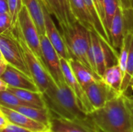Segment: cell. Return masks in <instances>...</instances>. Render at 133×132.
Returning a JSON list of instances; mask_svg holds the SVG:
<instances>
[{"mask_svg":"<svg viewBox=\"0 0 133 132\" xmlns=\"http://www.w3.org/2000/svg\"><path fill=\"white\" fill-rule=\"evenodd\" d=\"M8 91L13 93L20 100L24 102L28 107H34L38 108H45V102L43 98V95L41 92L30 91L27 89H17L9 86Z\"/></svg>","mask_w":133,"mask_h":132,"instance_id":"ac0fdd59","label":"cell"},{"mask_svg":"<svg viewBox=\"0 0 133 132\" xmlns=\"http://www.w3.org/2000/svg\"><path fill=\"white\" fill-rule=\"evenodd\" d=\"M125 96H126V101H127V103H128L130 111H131V114H132V121H133V98L128 96L127 95H125Z\"/></svg>","mask_w":133,"mask_h":132,"instance_id":"4dcf8cb0","label":"cell"},{"mask_svg":"<svg viewBox=\"0 0 133 132\" xmlns=\"http://www.w3.org/2000/svg\"><path fill=\"white\" fill-rule=\"evenodd\" d=\"M127 33V27L124 19L123 15V6L120 1L118 9L112 19L111 29H110V37L112 43L113 47L117 51L122 47L124 36Z\"/></svg>","mask_w":133,"mask_h":132,"instance_id":"2e32d148","label":"cell"},{"mask_svg":"<svg viewBox=\"0 0 133 132\" xmlns=\"http://www.w3.org/2000/svg\"><path fill=\"white\" fill-rule=\"evenodd\" d=\"M61 33L71 58L76 59L91 68L89 61V51L91 44L90 30L76 21L69 27L61 30Z\"/></svg>","mask_w":133,"mask_h":132,"instance_id":"3957f363","label":"cell"},{"mask_svg":"<svg viewBox=\"0 0 133 132\" xmlns=\"http://www.w3.org/2000/svg\"><path fill=\"white\" fill-rule=\"evenodd\" d=\"M1 60H5V59H4V58H3L2 53V51H1V50H0V61H1Z\"/></svg>","mask_w":133,"mask_h":132,"instance_id":"d590c367","label":"cell"},{"mask_svg":"<svg viewBox=\"0 0 133 132\" xmlns=\"http://www.w3.org/2000/svg\"><path fill=\"white\" fill-rule=\"evenodd\" d=\"M9 86L8 84L0 77V91H4V90H7Z\"/></svg>","mask_w":133,"mask_h":132,"instance_id":"836d02e7","label":"cell"},{"mask_svg":"<svg viewBox=\"0 0 133 132\" xmlns=\"http://www.w3.org/2000/svg\"><path fill=\"white\" fill-rule=\"evenodd\" d=\"M87 96L94 110L103 107L110 100L121 94L108 86L102 79H99L85 89Z\"/></svg>","mask_w":133,"mask_h":132,"instance_id":"30bf717a","label":"cell"},{"mask_svg":"<svg viewBox=\"0 0 133 132\" xmlns=\"http://www.w3.org/2000/svg\"><path fill=\"white\" fill-rule=\"evenodd\" d=\"M133 74V37L129 49V53L128 56V60H127V65H126V70H125V74L123 79L122 82V93H125L129 87L130 86L131 83V79Z\"/></svg>","mask_w":133,"mask_h":132,"instance_id":"cb8c5ba5","label":"cell"},{"mask_svg":"<svg viewBox=\"0 0 133 132\" xmlns=\"http://www.w3.org/2000/svg\"><path fill=\"white\" fill-rule=\"evenodd\" d=\"M40 2L49 13L55 17L61 30L69 27L77 21L72 14L69 0H40Z\"/></svg>","mask_w":133,"mask_h":132,"instance_id":"8fae6325","label":"cell"},{"mask_svg":"<svg viewBox=\"0 0 133 132\" xmlns=\"http://www.w3.org/2000/svg\"><path fill=\"white\" fill-rule=\"evenodd\" d=\"M7 12L9 13L8 0H0V14Z\"/></svg>","mask_w":133,"mask_h":132,"instance_id":"f546056e","label":"cell"},{"mask_svg":"<svg viewBox=\"0 0 133 132\" xmlns=\"http://www.w3.org/2000/svg\"><path fill=\"white\" fill-rule=\"evenodd\" d=\"M12 29V18L9 12L0 14V34Z\"/></svg>","mask_w":133,"mask_h":132,"instance_id":"4316f807","label":"cell"},{"mask_svg":"<svg viewBox=\"0 0 133 132\" xmlns=\"http://www.w3.org/2000/svg\"><path fill=\"white\" fill-rule=\"evenodd\" d=\"M40 40L44 63L48 73L57 86L65 83L59 55L49 41L46 34L40 35Z\"/></svg>","mask_w":133,"mask_h":132,"instance_id":"ba28073f","label":"cell"},{"mask_svg":"<svg viewBox=\"0 0 133 132\" xmlns=\"http://www.w3.org/2000/svg\"><path fill=\"white\" fill-rule=\"evenodd\" d=\"M8 121L6 120V118L0 113V130L2 128H3L7 124H8Z\"/></svg>","mask_w":133,"mask_h":132,"instance_id":"d6a6232c","label":"cell"},{"mask_svg":"<svg viewBox=\"0 0 133 132\" xmlns=\"http://www.w3.org/2000/svg\"><path fill=\"white\" fill-rule=\"evenodd\" d=\"M45 132H50V131H45Z\"/></svg>","mask_w":133,"mask_h":132,"instance_id":"f35d334b","label":"cell"},{"mask_svg":"<svg viewBox=\"0 0 133 132\" xmlns=\"http://www.w3.org/2000/svg\"><path fill=\"white\" fill-rule=\"evenodd\" d=\"M99 14L104 23V0H94ZM105 26V25H104Z\"/></svg>","mask_w":133,"mask_h":132,"instance_id":"f1b7e54d","label":"cell"},{"mask_svg":"<svg viewBox=\"0 0 133 132\" xmlns=\"http://www.w3.org/2000/svg\"><path fill=\"white\" fill-rule=\"evenodd\" d=\"M10 87L40 92L34 79L10 65H7L5 71L0 76Z\"/></svg>","mask_w":133,"mask_h":132,"instance_id":"5bb4252c","label":"cell"},{"mask_svg":"<svg viewBox=\"0 0 133 132\" xmlns=\"http://www.w3.org/2000/svg\"><path fill=\"white\" fill-rule=\"evenodd\" d=\"M130 87H131V89H132V90L133 91V84H132L131 86H130Z\"/></svg>","mask_w":133,"mask_h":132,"instance_id":"74e56055","label":"cell"},{"mask_svg":"<svg viewBox=\"0 0 133 132\" xmlns=\"http://www.w3.org/2000/svg\"><path fill=\"white\" fill-rule=\"evenodd\" d=\"M27 106L17 96L8 90L0 91V106L12 109L16 106Z\"/></svg>","mask_w":133,"mask_h":132,"instance_id":"d4e9b609","label":"cell"},{"mask_svg":"<svg viewBox=\"0 0 133 132\" xmlns=\"http://www.w3.org/2000/svg\"><path fill=\"white\" fill-rule=\"evenodd\" d=\"M85 122L94 132H133V121L125 93L87 114Z\"/></svg>","mask_w":133,"mask_h":132,"instance_id":"6da1fadb","label":"cell"},{"mask_svg":"<svg viewBox=\"0 0 133 132\" xmlns=\"http://www.w3.org/2000/svg\"><path fill=\"white\" fill-rule=\"evenodd\" d=\"M83 1H84V2L86 4L87 10H88V12H89V13H90V15L91 16V19L93 20L94 28H95V30H96L97 33L102 39H104L108 44H109L110 45L112 46L111 41V40L109 38V36H108V33L107 30H106L104 21L102 20V19H101V16L99 14V12H98L97 8L96 6L94 0H83Z\"/></svg>","mask_w":133,"mask_h":132,"instance_id":"44dd1931","label":"cell"},{"mask_svg":"<svg viewBox=\"0 0 133 132\" xmlns=\"http://www.w3.org/2000/svg\"><path fill=\"white\" fill-rule=\"evenodd\" d=\"M60 60H61L62 70L65 83L69 86V87L72 89V91L75 94L79 107L86 114H89L92 112L94 110V108L92 107L87 96L85 90L82 88V86L77 81L76 76L74 75L73 72L69 63V61L62 58H60Z\"/></svg>","mask_w":133,"mask_h":132,"instance_id":"9c48e42d","label":"cell"},{"mask_svg":"<svg viewBox=\"0 0 133 132\" xmlns=\"http://www.w3.org/2000/svg\"><path fill=\"white\" fill-rule=\"evenodd\" d=\"M133 84V74H132V79H131V83H130V86Z\"/></svg>","mask_w":133,"mask_h":132,"instance_id":"8d00e7d4","label":"cell"},{"mask_svg":"<svg viewBox=\"0 0 133 132\" xmlns=\"http://www.w3.org/2000/svg\"><path fill=\"white\" fill-rule=\"evenodd\" d=\"M8 63L5 61V60H1L0 61V76L3 74V72L5 71Z\"/></svg>","mask_w":133,"mask_h":132,"instance_id":"1f68e13d","label":"cell"},{"mask_svg":"<svg viewBox=\"0 0 133 132\" xmlns=\"http://www.w3.org/2000/svg\"><path fill=\"white\" fill-rule=\"evenodd\" d=\"M12 32L22 49L32 79L36 83L39 91L43 93L53 83H55L54 80L51 77L44 65L41 63V61L37 58L31 48L26 44L17 25L12 28Z\"/></svg>","mask_w":133,"mask_h":132,"instance_id":"5b68a950","label":"cell"},{"mask_svg":"<svg viewBox=\"0 0 133 132\" xmlns=\"http://www.w3.org/2000/svg\"><path fill=\"white\" fill-rule=\"evenodd\" d=\"M120 1L124 6L133 7V0H120Z\"/></svg>","mask_w":133,"mask_h":132,"instance_id":"e575fe53","label":"cell"},{"mask_svg":"<svg viewBox=\"0 0 133 132\" xmlns=\"http://www.w3.org/2000/svg\"><path fill=\"white\" fill-rule=\"evenodd\" d=\"M42 95L46 107L51 115L72 121H85L87 114L80 109L75 94L66 83L61 86L53 83Z\"/></svg>","mask_w":133,"mask_h":132,"instance_id":"7a4b0ae2","label":"cell"},{"mask_svg":"<svg viewBox=\"0 0 133 132\" xmlns=\"http://www.w3.org/2000/svg\"><path fill=\"white\" fill-rule=\"evenodd\" d=\"M16 25L18 26L28 46L31 48L41 63L44 65L41 47L40 34L28 10L24 5L22 6L19 12Z\"/></svg>","mask_w":133,"mask_h":132,"instance_id":"52a82bcc","label":"cell"},{"mask_svg":"<svg viewBox=\"0 0 133 132\" xmlns=\"http://www.w3.org/2000/svg\"><path fill=\"white\" fill-rule=\"evenodd\" d=\"M44 16V25H45V34L48 38L49 41L57 51L60 58L69 60L71 58L67 46L65 43L62 33L58 30L52 19L51 15L49 13L48 9L41 4Z\"/></svg>","mask_w":133,"mask_h":132,"instance_id":"7c38bea8","label":"cell"},{"mask_svg":"<svg viewBox=\"0 0 133 132\" xmlns=\"http://www.w3.org/2000/svg\"><path fill=\"white\" fill-rule=\"evenodd\" d=\"M91 44L89 51V61L92 70L101 78L105 70L115 64H118V52L96 31H90Z\"/></svg>","mask_w":133,"mask_h":132,"instance_id":"277c9868","label":"cell"},{"mask_svg":"<svg viewBox=\"0 0 133 132\" xmlns=\"http://www.w3.org/2000/svg\"><path fill=\"white\" fill-rule=\"evenodd\" d=\"M9 11L12 18V28L16 26L19 12L23 6L22 0H8Z\"/></svg>","mask_w":133,"mask_h":132,"instance_id":"484cf974","label":"cell"},{"mask_svg":"<svg viewBox=\"0 0 133 132\" xmlns=\"http://www.w3.org/2000/svg\"><path fill=\"white\" fill-rule=\"evenodd\" d=\"M0 50L9 65L32 78L22 49L14 37L12 29L0 34Z\"/></svg>","mask_w":133,"mask_h":132,"instance_id":"8992f818","label":"cell"},{"mask_svg":"<svg viewBox=\"0 0 133 132\" xmlns=\"http://www.w3.org/2000/svg\"><path fill=\"white\" fill-rule=\"evenodd\" d=\"M0 113L6 118V120L16 125L26 128L32 132L49 131V127L35 121L26 115L8 107L0 106Z\"/></svg>","mask_w":133,"mask_h":132,"instance_id":"4fadbf2b","label":"cell"},{"mask_svg":"<svg viewBox=\"0 0 133 132\" xmlns=\"http://www.w3.org/2000/svg\"><path fill=\"white\" fill-rule=\"evenodd\" d=\"M50 132H94L85 121L65 119L51 114Z\"/></svg>","mask_w":133,"mask_h":132,"instance_id":"9a60e30c","label":"cell"},{"mask_svg":"<svg viewBox=\"0 0 133 132\" xmlns=\"http://www.w3.org/2000/svg\"><path fill=\"white\" fill-rule=\"evenodd\" d=\"M68 61L74 75L84 90L93 82L101 79V78L97 73H95L91 68L86 66L81 61L74 58H70Z\"/></svg>","mask_w":133,"mask_h":132,"instance_id":"e0dca14e","label":"cell"},{"mask_svg":"<svg viewBox=\"0 0 133 132\" xmlns=\"http://www.w3.org/2000/svg\"><path fill=\"white\" fill-rule=\"evenodd\" d=\"M22 3L28 10L39 34H45L44 16L40 0H22Z\"/></svg>","mask_w":133,"mask_h":132,"instance_id":"d6986e66","label":"cell"},{"mask_svg":"<svg viewBox=\"0 0 133 132\" xmlns=\"http://www.w3.org/2000/svg\"><path fill=\"white\" fill-rule=\"evenodd\" d=\"M0 132H32L26 128L8 122V124L0 130Z\"/></svg>","mask_w":133,"mask_h":132,"instance_id":"83f0119b","label":"cell"},{"mask_svg":"<svg viewBox=\"0 0 133 132\" xmlns=\"http://www.w3.org/2000/svg\"><path fill=\"white\" fill-rule=\"evenodd\" d=\"M120 0H104V25L106 30L110 37V29L112 19L119 5ZM112 44V43H111Z\"/></svg>","mask_w":133,"mask_h":132,"instance_id":"603a6c76","label":"cell"},{"mask_svg":"<svg viewBox=\"0 0 133 132\" xmlns=\"http://www.w3.org/2000/svg\"><path fill=\"white\" fill-rule=\"evenodd\" d=\"M123 79V73L118 64L108 67L101 77V79L108 86L118 93H122L121 90Z\"/></svg>","mask_w":133,"mask_h":132,"instance_id":"7402d4cb","label":"cell"},{"mask_svg":"<svg viewBox=\"0 0 133 132\" xmlns=\"http://www.w3.org/2000/svg\"><path fill=\"white\" fill-rule=\"evenodd\" d=\"M26 117H30V119L42 123L49 127L50 120H51V113L49 110L45 108H38L34 107H28V106H16L12 108Z\"/></svg>","mask_w":133,"mask_h":132,"instance_id":"ffe728a7","label":"cell"}]
</instances>
